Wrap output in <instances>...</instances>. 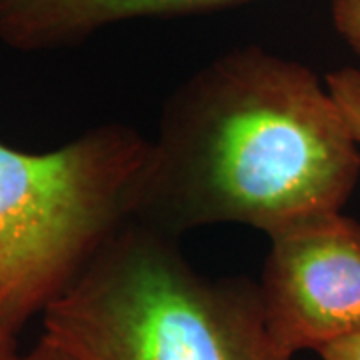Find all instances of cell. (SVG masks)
<instances>
[{
  "instance_id": "obj_3",
  "label": "cell",
  "mask_w": 360,
  "mask_h": 360,
  "mask_svg": "<svg viewBox=\"0 0 360 360\" xmlns=\"http://www.w3.org/2000/svg\"><path fill=\"white\" fill-rule=\"evenodd\" d=\"M148 141L103 124L51 153L0 142V322L16 335L132 214Z\"/></svg>"
},
{
  "instance_id": "obj_4",
  "label": "cell",
  "mask_w": 360,
  "mask_h": 360,
  "mask_svg": "<svg viewBox=\"0 0 360 360\" xmlns=\"http://www.w3.org/2000/svg\"><path fill=\"white\" fill-rule=\"evenodd\" d=\"M258 281L274 345L292 360L360 335V222L338 212L270 234Z\"/></svg>"
},
{
  "instance_id": "obj_1",
  "label": "cell",
  "mask_w": 360,
  "mask_h": 360,
  "mask_svg": "<svg viewBox=\"0 0 360 360\" xmlns=\"http://www.w3.org/2000/svg\"><path fill=\"white\" fill-rule=\"evenodd\" d=\"M360 176V144L309 66L243 46L186 78L148 142L132 214L180 238L238 222L274 234L338 212Z\"/></svg>"
},
{
  "instance_id": "obj_8",
  "label": "cell",
  "mask_w": 360,
  "mask_h": 360,
  "mask_svg": "<svg viewBox=\"0 0 360 360\" xmlns=\"http://www.w3.org/2000/svg\"><path fill=\"white\" fill-rule=\"evenodd\" d=\"M11 360H77L72 354H68L65 348H60L58 345H54L52 340H49L46 336H40V340L26 350L25 354L16 352Z\"/></svg>"
},
{
  "instance_id": "obj_10",
  "label": "cell",
  "mask_w": 360,
  "mask_h": 360,
  "mask_svg": "<svg viewBox=\"0 0 360 360\" xmlns=\"http://www.w3.org/2000/svg\"><path fill=\"white\" fill-rule=\"evenodd\" d=\"M18 335L0 322V360H11L18 352Z\"/></svg>"
},
{
  "instance_id": "obj_9",
  "label": "cell",
  "mask_w": 360,
  "mask_h": 360,
  "mask_svg": "<svg viewBox=\"0 0 360 360\" xmlns=\"http://www.w3.org/2000/svg\"><path fill=\"white\" fill-rule=\"evenodd\" d=\"M322 360H360V335L348 336L319 350Z\"/></svg>"
},
{
  "instance_id": "obj_2",
  "label": "cell",
  "mask_w": 360,
  "mask_h": 360,
  "mask_svg": "<svg viewBox=\"0 0 360 360\" xmlns=\"http://www.w3.org/2000/svg\"><path fill=\"white\" fill-rule=\"evenodd\" d=\"M77 360H290L270 336L258 284L208 278L179 238L124 222L42 312Z\"/></svg>"
},
{
  "instance_id": "obj_5",
  "label": "cell",
  "mask_w": 360,
  "mask_h": 360,
  "mask_svg": "<svg viewBox=\"0 0 360 360\" xmlns=\"http://www.w3.org/2000/svg\"><path fill=\"white\" fill-rule=\"evenodd\" d=\"M250 0H0V42L18 52L77 46L106 26L238 6Z\"/></svg>"
},
{
  "instance_id": "obj_7",
  "label": "cell",
  "mask_w": 360,
  "mask_h": 360,
  "mask_svg": "<svg viewBox=\"0 0 360 360\" xmlns=\"http://www.w3.org/2000/svg\"><path fill=\"white\" fill-rule=\"evenodd\" d=\"M333 25L360 56V0H333Z\"/></svg>"
},
{
  "instance_id": "obj_6",
  "label": "cell",
  "mask_w": 360,
  "mask_h": 360,
  "mask_svg": "<svg viewBox=\"0 0 360 360\" xmlns=\"http://www.w3.org/2000/svg\"><path fill=\"white\" fill-rule=\"evenodd\" d=\"M326 86L340 106L348 127L360 144V70L359 68H338L324 78Z\"/></svg>"
}]
</instances>
